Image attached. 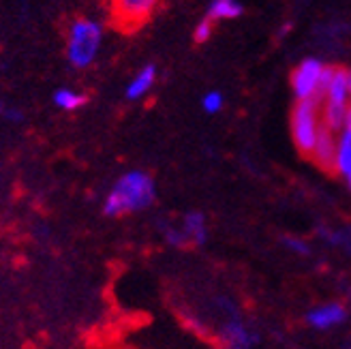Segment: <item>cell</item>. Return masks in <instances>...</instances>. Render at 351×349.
<instances>
[{"instance_id": "15", "label": "cell", "mask_w": 351, "mask_h": 349, "mask_svg": "<svg viewBox=\"0 0 351 349\" xmlns=\"http://www.w3.org/2000/svg\"><path fill=\"white\" fill-rule=\"evenodd\" d=\"M322 238L328 244H335V247H343L351 251V232H335V230H322Z\"/></svg>"}, {"instance_id": "19", "label": "cell", "mask_w": 351, "mask_h": 349, "mask_svg": "<svg viewBox=\"0 0 351 349\" xmlns=\"http://www.w3.org/2000/svg\"><path fill=\"white\" fill-rule=\"evenodd\" d=\"M283 244H285V249H289L291 253L295 255H308L311 253V247L302 240V238H295V236H285L283 238Z\"/></svg>"}, {"instance_id": "2", "label": "cell", "mask_w": 351, "mask_h": 349, "mask_svg": "<svg viewBox=\"0 0 351 349\" xmlns=\"http://www.w3.org/2000/svg\"><path fill=\"white\" fill-rule=\"evenodd\" d=\"M103 45V26L93 17H77L66 28V60L73 69L93 67Z\"/></svg>"}, {"instance_id": "3", "label": "cell", "mask_w": 351, "mask_h": 349, "mask_svg": "<svg viewBox=\"0 0 351 349\" xmlns=\"http://www.w3.org/2000/svg\"><path fill=\"white\" fill-rule=\"evenodd\" d=\"M322 127V99L298 101L291 112V135L302 156H311Z\"/></svg>"}, {"instance_id": "14", "label": "cell", "mask_w": 351, "mask_h": 349, "mask_svg": "<svg viewBox=\"0 0 351 349\" xmlns=\"http://www.w3.org/2000/svg\"><path fill=\"white\" fill-rule=\"evenodd\" d=\"M349 167H351V133L341 131L337 139V171L345 176Z\"/></svg>"}, {"instance_id": "12", "label": "cell", "mask_w": 351, "mask_h": 349, "mask_svg": "<svg viewBox=\"0 0 351 349\" xmlns=\"http://www.w3.org/2000/svg\"><path fill=\"white\" fill-rule=\"evenodd\" d=\"M242 15V5L238 0H213L208 7V17L213 22L219 20H236Z\"/></svg>"}, {"instance_id": "23", "label": "cell", "mask_w": 351, "mask_h": 349, "mask_svg": "<svg viewBox=\"0 0 351 349\" xmlns=\"http://www.w3.org/2000/svg\"><path fill=\"white\" fill-rule=\"evenodd\" d=\"M3 116H5V106L0 103V118H3Z\"/></svg>"}, {"instance_id": "21", "label": "cell", "mask_w": 351, "mask_h": 349, "mask_svg": "<svg viewBox=\"0 0 351 349\" xmlns=\"http://www.w3.org/2000/svg\"><path fill=\"white\" fill-rule=\"evenodd\" d=\"M341 131L351 133V103L347 106V112H345V118H343V127H341Z\"/></svg>"}, {"instance_id": "24", "label": "cell", "mask_w": 351, "mask_h": 349, "mask_svg": "<svg viewBox=\"0 0 351 349\" xmlns=\"http://www.w3.org/2000/svg\"><path fill=\"white\" fill-rule=\"evenodd\" d=\"M347 349H351V343H349V347H347Z\"/></svg>"}, {"instance_id": "10", "label": "cell", "mask_w": 351, "mask_h": 349, "mask_svg": "<svg viewBox=\"0 0 351 349\" xmlns=\"http://www.w3.org/2000/svg\"><path fill=\"white\" fill-rule=\"evenodd\" d=\"M326 103H332V106H349V82H347V69L335 67V73H332V80L328 84V88L324 93Z\"/></svg>"}, {"instance_id": "4", "label": "cell", "mask_w": 351, "mask_h": 349, "mask_svg": "<svg viewBox=\"0 0 351 349\" xmlns=\"http://www.w3.org/2000/svg\"><path fill=\"white\" fill-rule=\"evenodd\" d=\"M161 0H110L112 22L118 30H137L144 26Z\"/></svg>"}, {"instance_id": "7", "label": "cell", "mask_w": 351, "mask_h": 349, "mask_svg": "<svg viewBox=\"0 0 351 349\" xmlns=\"http://www.w3.org/2000/svg\"><path fill=\"white\" fill-rule=\"evenodd\" d=\"M221 339L227 349H253V345L257 343V335L238 317L225 322V326L221 328Z\"/></svg>"}, {"instance_id": "18", "label": "cell", "mask_w": 351, "mask_h": 349, "mask_svg": "<svg viewBox=\"0 0 351 349\" xmlns=\"http://www.w3.org/2000/svg\"><path fill=\"white\" fill-rule=\"evenodd\" d=\"M213 30H215V22L210 20V17H206V20H202V22L195 26V32H193V39H195V43H206L210 37H213Z\"/></svg>"}, {"instance_id": "9", "label": "cell", "mask_w": 351, "mask_h": 349, "mask_svg": "<svg viewBox=\"0 0 351 349\" xmlns=\"http://www.w3.org/2000/svg\"><path fill=\"white\" fill-rule=\"evenodd\" d=\"M154 84H156V67L154 64H146V67H142L133 75V80L129 82L127 91H125V95H127L129 101H139V99H144L154 88Z\"/></svg>"}, {"instance_id": "13", "label": "cell", "mask_w": 351, "mask_h": 349, "mask_svg": "<svg viewBox=\"0 0 351 349\" xmlns=\"http://www.w3.org/2000/svg\"><path fill=\"white\" fill-rule=\"evenodd\" d=\"M54 106L62 112H75L86 106V95L73 88H58L54 93Z\"/></svg>"}, {"instance_id": "6", "label": "cell", "mask_w": 351, "mask_h": 349, "mask_svg": "<svg viewBox=\"0 0 351 349\" xmlns=\"http://www.w3.org/2000/svg\"><path fill=\"white\" fill-rule=\"evenodd\" d=\"M347 322V309L341 302H328L306 313V324L315 330H330Z\"/></svg>"}, {"instance_id": "20", "label": "cell", "mask_w": 351, "mask_h": 349, "mask_svg": "<svg viewBox=\"0 0 351 349\" xmlns=\"http://www.w3.org/2000/svg\"><path fill=\"white\" fill-rule=\"evenodd\" d=\"M5 118H7L9 122H22L24 114H22L20 110H15V108H5Z\"/></svg>"}, {"instance_id": "16", "label": "cell", "mask_w": 351, "mask_h": 349, "mask_svg": "<svg viewBox=\"0 0 351 349\" xmlns=\"http://www.w3.org/2000/svg\"><path fill=\"white\" fill-rule=\"evenodd\" d=\"M163 236H165L167 244H171V247H176V249H184V247H189V240H186L182 228H173V225H163Z\"/></svg>"}, {"instance_id": "8", "label": "cell", "mask_w": 351, "mask_h": 349, "mask_svg": "<svg viewBox=\"0 0 351 349\" xmlns=\"http://www.w3.org/2000/svg\"><path fill=\"white\" fill-rule=\"evenodd\" d=\"M311 159L326 171H337V133L322 127L317 142L311 152Z\"/></svg>"}, {"instance_id": "1", "label": "cell", "mask_w": 351, "mask_h": 349, "mask_svg": "<svg viewBox=\"0 0 351 349\" xmlns=\"http://www.w3.org/2000/svg\"><path fill=\"white\" fill-rule=\"evenodd\" d=\"M156 186L150 173L142 169H131L114 182L108 197L103 202L105 217H125L131 213L146 210L154 204Z\"/></svg>"}, {"instance_id": "5", "label": "cell", "mask_w": 351, "mask_h": 349, "mask_svg": "<svg viewBox=\"0 0 351 349\" xmlns=\"http://www.w3.org/2000/svg\"><path fill=\"white\" fill-rule=\"evenodd\" d=\"M324 62L317 58H306L293 69L291 73V88L298 101L306 99H322L319 97V82L324 73Z\"/></svg>"}, {"instance_id": "11", "label": "cell", "mask_w": 351, "mask_h": 349, "mask_svg": "<svg viewBox=\"0 0 351 349\" xmlns=\"http://www.w3.org/2000/svg\"><path fill=\"white\" fill-rule=\"evenodd\" d=\"M182 232L189 240V244L193 247H204L206 240H208V225H206V217L197 210L186 213L182 219Z\"/></svg>"}, {"instance_id": "17", "label": "cell", "mask_w": 351, "mask_h": 349, "mask_svg": "<svg viewBox=\"0 0 351 349\" xmlns=\"http://www.w3.org/2000/svg\"><path fill=\"white\" fill-rule=\"evenodd\" d=\"M223 106H225V99L219 91H210L202 99V108L206 114H219L223 110Z\"/></svg>"}, {"instance_id": "22", "label": "cell", "mask_w": 351, "mask_h": 349, "mask_svg": "<svg viewBox=\"0 0 351 349\" xmlns=\"http://www.w3.org/2000/svg\"><path fill=\"white\" fill-rule=\"evenodd\" d=\"M345 178H347V184H349V189H351V167H349V171L345 173Z\"/></svg>"}]
</instances>
